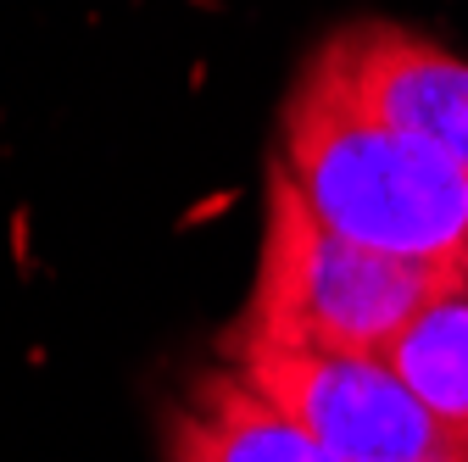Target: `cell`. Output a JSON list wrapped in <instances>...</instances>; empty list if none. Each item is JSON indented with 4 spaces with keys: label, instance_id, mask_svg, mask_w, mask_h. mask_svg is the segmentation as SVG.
Segmentation results:
<instances>
[{
    "label": "cell",
    "instance_id": "obj_6",
    "mask_svg": "<svg viewBox=\"0 0 468 462\" xmlns=\"http://www.w3.org/2000/svg\"><path fill=\"white\" fill-rule=\"evenodd\" d=\"M385 368L468 446V278L441 290L396 334Z\"/></svg>",
    "mask_w": 468,
    "mask_h": 462
},
{
    "label": "cell",
    "instance_id": "obj_1",
    "mask_svg": "<svg viewBox=\"0 0 468 462\" xmlns=\"http://www.w3.org/2000/svg\"><path fill=\"white\" fill-rule=\"evenodd\" d=\"M273 167L335 235L468 278V167L368 118L324 50L284 100Z\"/></svg>",
    "mask_w": 468,
    "mask_h": 462
},
{
    "label": "cell",
    "instance_id": "obj_4",
    "mask_svg": "<svg viewBox=\"0 0 468 462\" xmlns=\"http://www.w3.org/2000/svg\"><path fill=\"white\" fill-rule=\"evenodd\" d=\"M324 56L368 118L468 167V62L457 50L401 23H357Z\"/></svg>",
    "mask_w": 468,
    "mask_h": 462
},
{
    "label": "cell",
    "instance_id": "obj_5",
    "mask_svg": "<svg viewBox=\"0 0 468 462\" xmlns=\"http://www.w3.org/2000/svg\"><path fill=\"white\" fill-rule=\"evenodd\" d=\"M167 462H346L279 401H268L240 368H207L167 413Z\"/></svg>",
    "mask_w": 468,
    "mask_h": 462
},
{
    "label": "cell",
    "instance_id": "obj_3",
    "mask_svg": "<svg viewBox=\"0 0 468 462\" xmlns=\"http://www.w3.org/2000/svg\"><path fill=\"white\" fill-rule=\"evenodd\" d=\"M223 357L346 462H468V446L385 368V357H313V352H223Z\"/></svg>",
    "mask_w": 468,
    "mask_h": 462
},
{
    "label": "cell",
    "instance_id": "obj_2",
    "mask_svg": "<svg viewBox=\"0 0 468 462\" xmlns=\"http://www.w3.org/2000/svg\"><path fill=\"white\" fill-rule=\"evenodd\" d=\"M452 273L368 251L307 212L290 179L268 162L262 251L246 312L223 352H313V357H385Z\"/></svg>",
    "mask_w": 468,
    "mask_h": 462
}]
</instances>
